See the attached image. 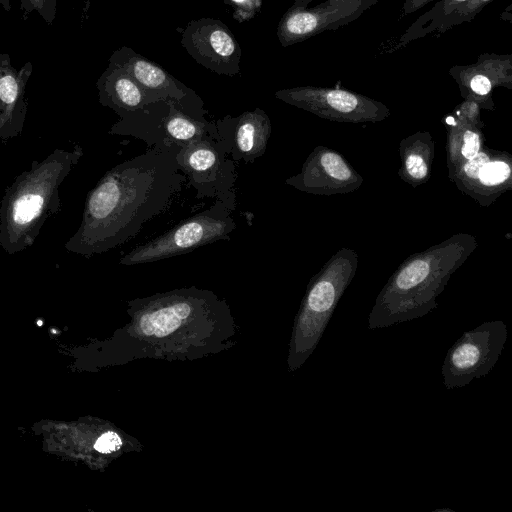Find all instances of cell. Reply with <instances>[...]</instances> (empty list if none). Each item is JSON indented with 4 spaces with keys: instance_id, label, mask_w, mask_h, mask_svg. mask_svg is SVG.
Wrapping results in <instances>:
<instances>
[{
    "instance_id": "1",
    "label": "cell",
    "mask_w": 512,
    "mask_h": 512,
    "mask_svg": "<svg viewBox=\"0 0 512 512\" xmlns=\"http://www.w3.org/2000/svg\"><path fill=\"white\" fill-rule=\"evenodd\" d=\"M177 152L150 147L107 171L88 192L80 225L64 248L91 257L134 238L170 204L186 180Z\"/></svg>"
},
{
    "instance_id": "2",
    "label": "cell",
    "mask_w": 512,
    "mask_h": 512,
    "mask_svg": "<svg viewBox=\"0 0 512 512\" xmlns=\"http://www.w3.org/2000/svg\"><path fill=\"white\" fill-rule=\"evenodd\" d=\"M82 156L78 144L56 148L6 187L0 202V247L7 254L31 247L46 220L60 211L59 187Z\"/></svg>"
},
{
    "instance_id": "3",
    "label": "cell",
    "mask_w": 512,
    "mask_h": 512,
    "mask_svg": "<svg viewBox=\"0 0 512 512\" xmlns=\"http://www.w3.org/2000/svg\"><path fill=\"white\" fill-rule=\"evenodd\" d=\"M109 133L132 135L149 147L177 151L197 140L220 139L216 124L192 117L172 100H159L127 113Z\"/></svg>"
},
{
    "instance_id": "4",
    "label": "cell",
    "mask_w": 512,
    "mask_h": 512,
    "mask_svg": "<svg viewBox=\"0 0 512 512\" xmlns=\"http://www.w3.org/2000/svg\"><path fill=\"white\" fill-rule=\"evenodd\" d=\"M234 210L220 201H215L208 210L194 215L164 234L136 246L122 256V265H136L155 262L169 257L189 253L201 246L222 239H229L236 228L231 216Z\"/></svg>"
},
{
    "instance_id": "5",
    "label": "cell",
    "mask_w": 512,
    "mask_h": 512,
    "mask_svg": "<svg viewBox=\"0 0 512 512\" xmlns=\"http://www.w3.org/2000/svg\"><path fill=\"white\" fill-rule=\"evenodd\" d=\"M503 321H486L469 330L448 350L441 368L446 389L468 385L487 375L495 366L507 340Z\"/></svg>"
},
{
    "instance_id": "6",
    "label": "cell",
    "mask_w": 512,
    "mask_h": 512,
    "mask_svg": "<svg viewBox=\"0 0 512 512\" xmlns=\"http://www.w3.org/2000/svg\"><path fill=\"white\" fill-rule=\"evenodd\" d=\"M220 139L197 140L176 154L180 170L198 198H215L236 207V170Z\"/></svg>"
},
{
    "instance_id": "7",
    "label": "cell",
    "mask_w": 512,
    "mask_h": 512,
    "mask_svg": "<svg viewBox=\"0 0 512 512\" xmlns=\"http://www.w3.org/2000/svg\"><path fill=\"white\" fill-rule=\"evenodd\" d=\"M313 0H295L277 26L283 47L305 41L355 21L380 0H326L309 8Z\"/></svg>"
},
{
    "instance_id": "8",
    "label": "cell",
    "mask_w": 512,
    "mask_h": 512,
    "mask_svg": "<svg viewBox=\"0 0 512 512\" xmlns=\"http://www.w3.org/2000/svg\"><path fill=\"white\" fill-rule=\"evenodd\" d=\"M109 61L123 67L152 103L159 100H172L192 117L206 120L204 103L196 92L157 63L128 47H121L114 51Z\"/></svg>"
},
{
    "instance_id": "9",
    "label": "cell",
    "mask_w": 512,
    "mask_h": 512,
    "mask_svg": "<svg viewBox=\"0 0 512 512\" xmlns=\"http://www.w3.org/2000/svg\"><path fill=\"white\" fill-rule=\"evenodd\" d=\"M181 45L197 63L217 74L233 76L240 71L239 43L220 20L190 21L182 30Z\"/></svg>"
},
{
    "instance_id": "10",
    "label": "cell",
    "mask_w": 512,
    "mask_h": 512,
    "mask_svg": "<svg viewBox=\"0 0 512 512\" xmlns=\"http://www.w3.org/2000/svg\"><path fill=\"white\" fill-rule=\"evenodd\" d=\"M216 127L226 153L246 163L264 154L271 131L270 120L260 108L237 117L225 116Z\"/></svg>"
},
{
    "instance_id": "11",
    "label": "cell",
    "mask_w": 512,
    "mask_h": 512,
    "mask_svg": "<svg viewBox=\"0 0 512 512\" xmlns=\"http://www.w3.org/2000/svg\"><path fill=\"white\" fill-rule=\"evenodd\" d=\"M32 74V63L16 70L8 54L0 53V140L19 136L27 112L25 90Z\"/></svg>"
},
{
    "instance_id": "12",
    "label": "cell",
    "mask_w": 512,
    "mask_h": 512,
    "mask_svg": "<svg viewBox=\"0 0 512 512\" xmlns=\"http://www.w3.org/2000/svg\"><path fill=\"white\" fill-rule=\"evenodd\" d=\"M208 296L205 292L190 289L174 291L150 300L149 309L139 318L141 332L147 336L169 335L184 324Z\"/></svg>"
},
{
    "instance_id": "13",
    "label": "cell",
    "mask_w": 512,
    "mask_h": 512,
    "mask_svg": "<svg viewBox=\"0 0 512 512\" xmlns=\"http://www.w3.org/2000/svg\"><path fill=\"white\" fill-rule=\"evenodd\" d=\"M99 102L119 117L152 103L139 84L120 65L109 61L96 83Z\"/></svg>"
},
{
    "instance_id": "14",
    "label": "cell",
    "mask_w": 512,
    "mask_h": 512,
    "mask_svg": "<svg viewBox=\"0 0 512 512\" xmlns=\"http://www.w3.org/2000/svg\"><path fill=\"white\" fill-rule=\"evenodd\" d=\"M449 74L474 94L486 96L494 85L511 82L512 55L483 53L473 64L454 65Z\"/></svg>"
},
{
    "instance_id": "15",
    "label": "cell",
    "mask_w": 512,
    "mask_h": 512,
    "mask_svg": "<svg viewBox=\"0 0 512 512\" xmlns=\"http://www.w3.org/2000/svg\"><path fill=\"white\" fill-rule=\"evenodd\" d=\"M468 0H439L400 36L397 48L437 31L443 20Z\"/></svg>"
},
{
    "instance_id": "16",
    "label": "cell",
    "mask_w": 512,
    "mask_h": 512,
    "mask_svg": "<svg viewBox=\"0 0 512 512\" xmlns=\"http://www.w3.org/2000/svg\"><path fill=\"white\" fill-rule=\"evenodd\" d=\"M491 1L493 0H468L448 15L436 32L444 33L454 26L470 22Z\"/></svg>"
},
{
    "instance_id": "17",
    "label": "cell",
    "mask_w": 512,
    "mask_h": 512,
    "mask_svg": "<svg viewBox=\"0 0 512 512\" xmlns=\"http://www.w3.org/2000/svg\"><path fill=\"white\" fill-rule=\"evenodd\" d=\"M429 274V266L423 260H416L405 267L397 276L395 285L401 292H409L424 282Z\"/></svg>"
},
{
    "instance_id": "18",
    "label": "cell",
    "mask_w": 512,
    "mask_h": 512,
    "mask_svg": "<svg viewBox=\"0 0 512 512\" xmlns=\"http://www.w3.org/2000/svg\"><path fill=\"white\" fill-rule=\"evenodd\" d=\"M57 0H20L23 18L36 11L47 24H52L56 16Z\"/></svg>"
},
{
    "instance_id": "19",
    "label": "cell",
    "mask_w": 512,
    "mask_h": 512,
    "mask_svg": "<svg viewBox=\"0 0 512 512\" xmlns=\"http://www.w3.org/2000/svg\"><path fill=\"white\" fill-rule=\"evenodd\" d=\"M509 175L510 168L505 162H488L482 167L478 179L485 185H496L504 182Z\"/></svg>"
},
{
    "instance_id": "20",
    "label": "cell",
    "mask_w": 512,
    "mask_h": 512,
    "mask_svg": "<svg viewBox=\"0 0 512 512\" xmlns=\"http://www.w3.org/2000/svg\"><path fill=\"white\" fill-rule=\"evenodd\" d=\"M321 164L325 171L333 178L346 180L351 173L344 161L335 153H326L321 158Z\"/></svg>"
},
{
    "instance_id": "21",
    "label": "cell",
    "mask_w": 512,
    "mask_h": 512,
    "mask_svg": "<svg viewBox=\"0 0 512 512\" xmlns=\"http://www.w3.org/2000/svg\"><path fill=\"white\" fill-rule=\"evenodd\" d=\"M234 10V18L245 21L252 18L260 9L262 0H224Z\"/></svg>"
},
{
    "instance_id": "22",
    "label": "cell",
    "mask_w": 512,
    "mask_h": 512,
    "mask_svg": "<svg viewBox=\"0 0 512 512\" xmlns=\"http://www.w3.org/2000/svg\"><path fill=\"white\" fill-rule=\"evenodd\" d=\"M122 445L121 438L113 431L103 433L95 442L94 448L96 451L107 454L114 452Z\"/></svg>"
},
{
    "instance_id": "23",
    "label": "cell",
    "mask_w": 512,
    "mask_h": 512,
    "mask_svg": "<svg viewBox=\"0 0 512 512\" xmlns=\"http://www.w3.org/2000/svg\"><path fill=\"white\" fill-rule=\"evenodd\" d=\"M489 162V157L485 153H477L474 157L470 158L464 166L465 173L473 178L478 179L482 167Z\"/></svg>"
},
{
    "instance_id": "24",
    "label": "cell",
    "mask_w": 512,
    "mask_h": 512,
    "mask_svg": "<svg viewBox=\"0 0 512 512\" xmlns=\"http://www.w3.org/2000/svg\"><path fill=\"white\" fill-rule=\"evenodd\" d=\"M463 140L464 142L462 146V154L465 158L470 159L474 157L479 151V136L472 131H466Z\"/></svg>"
},
{
    "instance_id": "25",
    "label": "cell",
    "mask_w": 512,
    "mask_h": 512,
    "mask_svg": "<svg viewBox=\"0 0 512 512\" xmlns=\"http://www.w3.org/2000/svg\"><path fill=\"white\" fill-rule=\"evenodd\" d=\"M406 167L409 174L416 179L423 178L427 173V166L418 155L409 156L406 160Z\"/></svg>"
},
{
    "instance_id": "26",
    "label": "cell",
    "mask_w": 512,
    "mask_h": 512,
    "mask_svg": "<svg viewBox=\"0 0 512 512\" xmlns=\"http://www.w3.org/2000/svg\"><path fill=\"white\" fill-rule=\"evenodd\" d=\"M432 1L433 0H405L401 10V16L404 17L410 15L420 10Z\"/></svg>"
},
{
    "instance_id": "27",
    "label": "cell",
    "mask_w": 512,
    "mask_h": 512,
    "mask_svg": "<svg viewBox=\"0 0 512 512\" xmlns=\"http://www.w3.org/2000/svg\"><path fill=\"white\" fill-rule=\"evenodd\" d=\"M0 5L4 8L5 11L11 10L10 0H0Z\"/></svg>"
}]
</instances>
